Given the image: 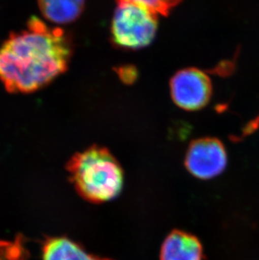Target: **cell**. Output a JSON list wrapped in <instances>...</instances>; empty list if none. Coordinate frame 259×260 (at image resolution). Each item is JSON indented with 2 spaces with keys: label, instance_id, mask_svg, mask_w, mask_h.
Returning <instances> with one entry per match:
<instances>
[{
  "label": "cell",
  "instance_id": "cell-7",
  "mask_svg": "<svg viewBox=\"0 0 259 260\" xmlns=\"http://www.w3.org/2000/svg\"><path fill=\"white\" fill-rule=\"evenodd\" d=\"M43 260H111L87 253L78 243L69 238L47 239L43 247Z\"/></svg>",
  "mask_w": 259,
  "mask_h": 260
},
{
  "label": "cell",
  "instance_id": "cell-10",
  "mask_svg": "<svg viewBox=\"0 0 259 260\" xmlns=\"http://www.w3.org/2000/svg\"><path fill=\"white\" fill-rule=\"evenodd\" d=\"M181 0H118V2H130L147 8L156 15H169Z\"/></svg>",
  "mask_w": 259,
  "mask_h": 260
},
{
  "label": "cell",
  "instance_id": "cell-2",
  "mask_svg": "<svg viewBox=\"0 0 259 260\" xmlns=\"http://www.w3.org/2000/svg\"><path fill=\"white\" fill-rule=\"evenodd\" d=\"M67 170L78 194L88 202H110L122 190V168L105 147L93 146L78 152L69 160Z\"/></svg>",
  "mask_w": 259,
  "mask_h": 260
},
{
  "label": "cell",
  "instance_id": "cell-8",
  "mask_svg": "<svg viewBox=\"0 0 259 260\" xmlns=\"http://www.w3.org/2000/svg\"><path fill=\"white\" fill-rule=\"evenodd\" d=\"M85 0H38L40 10L47 20L56 24H67L82 14Z\"/></svg>",
  "mask_w": 259,
  "mask_h": 260
},
{
  "label": "cell",
  "instance_id": "cell-5",
  "mask_svg": "<svg viewBox=\"0 0 259 260\" xmlns=\"http://www.w3.org/2000/svg\"><path fill=\"white\" fill-rule=\"evenodd\" d=\"M184 165L193 176L200 179H212L225 170L228 153L223 143L216 138H201L189 145Z\"/></svg>",
  "mask_w": 259,
  "mask_h": 260
},
{
  "label": "cell",
  "instance_id": "cell-6",
  "mask_svg": "<svg viewBox=\"0 0 259 260\" xmlns=\"http://www.w3.org/2000/svg\"><path fill=\"white\" fill-rule=\"evenodd\" d=\"M203 247L196 236L174 230L161 246L160 260H203Z\"/></svg>",
  "mask_w": 259,
  "mask_h": 260
},
{
  "label": "cell",
  "instance_id": "cell-4",
  "mask_svg": "<svg viewBox=\"0 0 259 260\" xmlns=\"http://www.w3.org/2000/svg\"><path fill=\"white\" fill-rule=\"evenodd\" d=\"M170 89L177 106L185 111H196L207 106L212 93V84L204 72L188 68L174 74Z\"/></svg>",
  "mask_w": 259,
  "mask_h": 260
},
{
  "label": "cell",
  "instance_id": "cell-9",
  "mask_svg": "<svg viewBox=\"0 0 259 260\" xmlns=\"http://www.w3.org/2000/svg\"><path fill=\"white\" fill-rule=\"evenodd\" d=\"M26 258L22 236H17L13 241H0V260H25Z\"/></svg>",
  "mask_w": 259,
  "mask_h": 260
},
{
  "label": "cell",
  "instance_id": "cell-3",
  "mask_svg": "<svg viewBox=\"0 0 259 260\" xmlns=\"http://www.w3.org/2000/svg\"><path fill=\"white\" fill-rule=\"evenodd\" d=\"M111 23V39L124 49L137 50L152 43L157 29L156 14L130 2H118Z\"/></svg>",
  "mask_w": 259,
  "mask_h": 260
},
{
  "label": "cell",
  "instance_id": "cell-1",
  "mask_svg": "<svg viewBox=\"0 0 259 260\" xmlns=\"http://www.w3.org/2000/svg\"><path fill=\"white\" fill-rule=\"evenodd\" d=\"M73 47L60 28L32 18L22 31L0 47V81L11 93H31L46 86L69 67Z\"/></svg>",
  "mask_w": 259,
  "mask_h": 260
},
{
  "label": "cell",
  "instance_id": "cell-11",
  "mask_svg": "<svg viewBox=\"0 0 259 260\" xmlns=\"http://www.w3.org/2000/svg\"><path fill=\"white\" fill-rule=\"evenodd\" d=\"M120 75L124 81L132 83V81H133L137 77V71L132 68H125V69H121V71L120 72Z\"/></svg>",
  "mask_w": 259,
  "mask_h": 260
}]
</instances>
